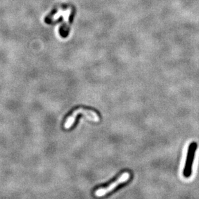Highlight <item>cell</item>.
<instances>
[{
  "label": "cell",
  "mask_w": 199,
  "mask_h": 199,
  "mask_svg": "<svg viewBox=\"0 0 199 199\" xmlns=\"http://www.w3.org/2000/svg\"><path fill=\"white\" fill-rule=\"evenodd\" d=\"M78 114H82L88 120L95 122V123H98L100 121L99 115L95 111L92 110H88V109H85L83 108H79L75 110L72 113L67 119L65 124H64V128L66 130H69L72 128V126L75 123Z\"/></svg>",
  "instance_id": "cell-1"
},
{
  "label": "cell",
  "mask_w": 199,
  "mask_h": 199,
  "mask_svg": "<svg viewBox=\"0 0 199 199\" xmlns=\"http://www.w3.org/2000/svg\"><path fill=\"white\" fill-rule=\"evenodd\" d=\"M130 178V173L129 172H124L113 182H112L110 185L105 188H101L96 190L94 193V194L96 197H101L105 196L106 194L112 191L115 188L121 184L127 182Z\"/></svg>",
  "instance_id": "cell-2"
},
{
  "label": "cell",
  "mask_w": 199,
  "mask_h": 199,
  "mask_svg": "<svg viewBox=\"0 0 199 199\" xmlns=\"http://www.w3.org/2000/svg\"><path fill=\"white\" fill-rule=\"evenodd\" d=\"M197 144L196 143H193L189 145L188 156H187V160H186V164L184 167V173H183L184 176L186 178H188L191 175L193 161V159H194V156L197 150Z\"/></svg>",
  "instance_id": "cell-3"
}]
</instances>
